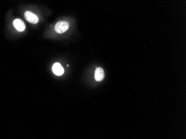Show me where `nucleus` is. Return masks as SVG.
Listing matches in <instances>:
<instances>
[{
	"mask_svg": "<svg viewBox=\"0 0 186 139\" xmlns=\"http://www.w3.org/2000/svg\"><path fill=\"white\" fill-rule=\"evenodd\" d=\"M69 28V24L66 21H59L55 26V30L58 34H63L67 31Z\"/></svg>",
	"mask_w": 186,
	"mask_h": 139,
	"instance_id": "obj_1",
	"label": "nucleus"
},
{
	"mask_svg": "<svg viewBox=\"0 0 186 139\" xmlns=\"http://www.w3.org/2000/svg\"><path fill=\"white\" fill-rule=\"evenodd\" d=\"M25 19L28 22L32 24H36L39 22V18L36 15L31 13L30 11H26L24 14Z\"/></svg>",
	"mask_w": 186,
	"mask_h": 139,
	"instance_id": "obj_2",
	"label": "nucleus"
},
{
	"mask_svg": "<svg viewBox=\"0 0 186 139\" xmlns=\"http://www.w3.org/2000/svg\"><path fill=\"white\" fill-rule=\"evenodd\" d=\"M13 24L16 29L18 31H24L26 27L24 22L20 19H16L13 22Z\"/></svg>",
	"mask_w": 186,
	"mask_h": 139,
	"instance_id": "obj_3",
	"label": "nucleus"
},
{
	"mask_svg": "<svg viewBox=\"0 0 186 139\" xmlns=\"http://www.w3.org/2000/svg\"><path fill=\"white\" fill-rule=\"evenodd\" d=\"M52 71L55 75L58 76H61L64 74V69L59 63H55L52 66Z\"/></svg>",
	"mask_w": 186,
	"mask_h": 139,
	"instance_id": "obj_4",
	"label": "nucleus"
},
{
	"mask_svg": "<svg viewBox=\"0 0 186 139\" xmlns=\"http://www.w3.org/2000/svg\"><path fill=\"white\" fill-rule=\"evenodd\" d=\"M104 70L101 68H98L95 72V79L97 81H101L104 79Z\"/></svg>",
	"mask_w": 186,
	"mask_h": 139,
	"instance_id": "obj_5",
	"label": "nucleus"
}]
</instances>
